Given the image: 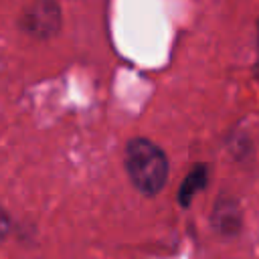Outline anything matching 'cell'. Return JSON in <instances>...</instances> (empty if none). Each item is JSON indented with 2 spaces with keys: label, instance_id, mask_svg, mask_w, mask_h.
<instances>
[{
  "label": "cell",
  "instance_id": "7a4b0ae2",
  "mask_svg": "<svg viewBox=\"0 0 259 259\" xmlns=\"http://www.w3.org/2000/svg\"><path fill=\"white\" fill-rule=\"evenodd\" d=\"M6 231H8V219H6V214L0 210V239L6 235Z\"/></svg>",
  "mask_w": 259,
  "mask_h": 259
},
{
  "label": "cell",
  "instance_id": "6da1fadb",
  "mask_svg": "<svg viewBox=\"0 0 259 259\" xmlns=\"http://www.w3.org/2000/svg\"><path fill=\"white\" fill-rule=\"evenodd\" d=\"M125 168L132 182L146 194H156L166 184L168 162L164 152L148 140H132L125 148Z\"/></svg>",
  "mask_w": 259,
  "mask_h": 259
}]
</instances>
